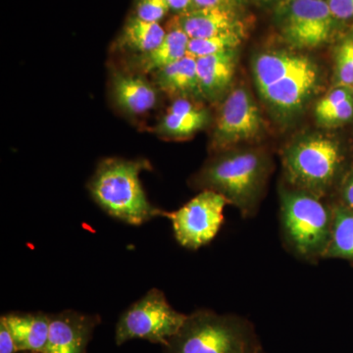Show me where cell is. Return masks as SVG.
Wrapping results in <instances>:
<instances>
[{"instance_id": "cell-1", "label": "cell", "mask_w": 353, "mask_h": 353, "mask_svg": "<svg viewBox=\"0 0 353 353\" xmlns=\"http://www.w3.org/2000/svg\"><path fill=\"white\" fill-rule=\"evenodd\" d=\"M150 168L146 160L108 158L99 163L88 183L90 196L111 217L139 225L162 216L153 206L141 185V171Z\"/></svg>"}, {"instance_id": "cell-2", "label": "cell", "mask_w": 353, "mask_h": 353, "mask_svg": "<svg viewBox=\"0 0 353 353\" xmlns=\"http://www.w3.org/2000/svg\"><path fill=\"white\" fill-rule=\"evenodd\" d=\"M263 350L252 323L241 316L208 309L185 318L164 353H257Z\"/></svg>"}, {"instance_id": "cell-3", "label": "cell", "mask_w": 353, "mask_h": 353, "mask_svg": "<svg viewBox=\"0 0 353 353\" xmlns=\"http://www.w3.org/2000/svg\"><path fill=\"white\" fill-rule=\"evenodd\" d=\"M268 169L262 153L234 150L210 160L197 175L196 183L202 190L218 192L245 217H250L256 212Z\"/></svg>"}, {"instance_id": "cell-4", "label": "cell", "mask_w": 353, "mask_h": 353, "mask_svg": "<svg viewBox=\"0 0 353 353\" xmlns=\"http://www.w3.org/2000/svg\"><path fill=\"white\" fill-rule=\"evenodd\" d=\"M281 226L285 245L299 259H324L333 227V208L306 190H281Z\"/></svg>"}, {"instance_id": "cell-5", "label": "cell", "mask_w": 353, "mask_h": 353, "mask_svg": "<svg viewBox=\"0 0 353 353\" xmlns=\"http://www.w3.org/2000/svg\"><path fill=\"white\" fill-rule=\"evenodd\" d=\"M340 145L324 136H309L292 143L283 153L288 183L296 189L324 197L341 170Z\"/></svg>"}, {"instance_id": "cell-6", "label": "cell", "mask_w": 353, "mask_h": 353, "mask_svg": "<svg viewBox=\"0 0 353 353\" xmlns=\"http://www.w3.org/2000/svg\"><path fill=\"white\" fill-rule=\"evenodd\" d=\"M187 316L172 307L161 290H148L120 316L115 328L116 345L139 339L164 347L178 333Z\"/></svg>"}, {"instance_id": "cell-7", "label": "cell", "mask_w": 353, "mask_h": 353, "mask_svg": "<svg viewBox=\"0 0 353 353\" xmlns=\"http://www.w3.org/2000/svg\"><path fill=\"white\" fill-rule=\"evenodd\" d=\"M229 201L214 190H204L179 208L167 212L176 240L183 248L199 250L208 245L219 232L224 221V208Z\"/></svg>"}, {"instance_id": "cell-8", "label": "cell", "mask_w": 353, "mask_h": 353, "mask_svg": "<svg viewBox=\"0 0 353 353\" xmlns=\"http://www.w3.org/2000/svg\"><path fill=\"white\" fill-rule=\"evenodd\" d=\"M263 129V120L256 104L243 88L231 92L221 108L211 148L224 152L228 148L252 141Z\"/></svg>"}, {"instance_id": "cell-9", "label": "cell", "mask_w": 353, "mask_h": 353, "mask_svg": "<svg viewBox=\"0 0 353 353\" xmlns=\"http://www.w3.org/2000/svg\"><path fill=\"white\" fill-rule=\"evenodd\" d=\"M334 20L325 0H292L283 19L282 34L292 48H319L329 41Z\"/></svg>"}, {"instance_id": "cell-10", "label": "cell", "mask_w": 353, "mask_h": 353, "mask_svg": "<svg viewBox=\"0 0 353 353\" xmlns=\"http://www.w3.org/2000/svg\"><path fill=\"white\" fill-rule=\"evenodd\" d=\"M50 334L44 353H87L88 343L101 323V317L64 310L50 314Z\"/></svg>"}, {"instance_id": "cell-11", "label": "cell", "mask_w": 353, "mask_h": 353, "mask_svg": "<svg viewBox=\"0 0 353 353\" xmlns=\"http://www.w3.org/2000/svg\"><path fill=\"white\" fill-rule=\"evenodd\" d=\"M317 81V67L308 59L303 66L259 92L271 108L288 114L303 105L314 90Z\"/></svg>"}, {"instance_id": "cell-12", "label": "cell", "mask_w": 353, "mask_h": 353, "mask_svg": "<svg viewBox=\"0 0 353 353\" xmlns=\"http://www.w3.org/2000/svg\"><path fill=\"white\" fill-rule=\"evenodd\" d=\"M174 23L190 39L210 38L224 32L241 31L236 12L233 8L227 7L192 8L181 13Z\"/></svg>"}, {"instance_id": "cell-13", "label": "cell", "mask_w": 353, "mask_h": 353, "mask_svg": "<svg viewBox=\"0 0 353 353\" xmlns=\"http://www.w3.org/2000/svg\"><path fill=\"white\" fill-rule=\"evenodd\" d=\"M236 66V50L196 58L197 76L202 97L209 101L219 99L231 85Z\"/></svg>"}, {"instance_id": "cell-14", "label": "cell", "mask_w": 353, "mask_h": 353, "mask_svg": "<svg viewBox=\"0 0 353 353\" xmlns=\"http://www.w3.org/2000/svg\"><path fill=\"white\" fill-rule=\"evenodd\" d=\"M18 352L44 353L50 334V314L13 312L2 315Z\"/></svg>"}, {"instance_id": "cell-15", "label": "cell", "mask_w": 353, "mask_h": 353, "mask_svg": "<svg viewBox=\"0 0 353 353\" xmlns=\"http://www.w3.org/2000/svg\"><path fill=\"white\" fill-rule=\"evenodd\" d=\"M112 94L118 108L131 115L152 110L157 101V90L146 79L120 72L112 77Z\"/></svg>"}, {"instance_id": "cell-16", "label": "cell", "mask_w": 353, "mask_h": 353, "mask_svg": "<svg viewBox=\"0 0 353 353\" xmlns=\"http://www.w3.org/2000/svg\"><path fill=\"white\" fill-rule=\"evenodd\" d=\"M208 120L209 114L205 109L187 99H179L165 114L163 119L158 124L157 132L167 138H187L203 129Z\"/></svg>"}, {"instance_id": "cell-17", "label": "cell", "mask_w": 353, "mask_h": 353, "mask_svg": "<svg viewBox=\"0 0 353 353\" xmlns=\"http://www.w3.org/2000/svg\"><path fill=\"white\" fill-rule=\"evenodd\" d=\"M189 43L190 38L187 34L173 23L170 31L166 32L162 43L150 52L138 54L134 58V64L143 73L159 71L187 57Z\"/></svg>"}, {"instance_id": "cell-18", "label": "cell", "mask_w": 353, "mask_h": 353, "mask_svg": "<svg viewBox=\"0 0 353 353\" xmlns=\"http://www.w3.org/2000/svg\"><path fill=\"white\" fill-rule=\"evenodd\" d=\"M157 83L166 94L182 97H202L197 76L196 58L185 57L157 72Z\"/></svg>"}, {"instance_id": "cell-19", "label": "cell", "mask_w": 353, "mask_h": 353, "mask_svg": "<svg viewBox=\"0 0 353 353\" xmlns=\"http://www.w3.org/2000/svg\"><path fill=\"white\" fill-rule=\"evenodd\" d=\"M308 58L294 53L277 51L264 53L255 60L253 72L259 92L278 82L288 74L303 66Z\"/></svg>"}, {"instance_id": "cell-20", "label": "cell", "mask_w": 353, "mask_h": 353, "mask_svg": "<svg viewBox=\"0 0 353 353\" xmlns=\"http://www.w3.org/2000/svg\"><path fill=\"white\" fill-rule=\"evenodd\" d=\"M165 36L166 32L159 23L146 22L132 15L118 38V48L143 54L155 50Z\"/></svg>"}, {"instance_id": "cell-21", "label": "cell", "mask_w": 353, "mask_h": 353, "mask_svg": "<svg viewBox=\"0 0 353 353\" xmlns=\"http://www.w3.org/2000/svg\"><path fill=\"white\" fill-rule=\"evenodd\" d=\"M327 259L353 261V211L341 204L333 206L331 240L324 256Z\"/></svg>"}, {"instance_id": "cell-22", "label": "cell", "mask_w": 353, "mask_h": 353, "mask_svg": "<svg viewBox=\"0 0 353 353\" xmlns=\"http://www.w3.org/2000/svg\"><path fill=\"white\" fill-rule=\"evenodd\" d=\"M241 43V31L224 32L210 38L190 39L188 55L196 59L222 51L236 50Z\"/></svg>"}, {"instance_id": "cell-23", "label": "cell", "mask_w": 353, "mask_h": 353, "mask_svg": "<svg viewBox=\"0 0 353 353\" xmlns=\"http://www.w3.org/2000/svg\"><path fill=\"white\" fill-rule=\"evenodd\" d=\"M134 16L152 23H159L171 10L167 0H134Z\"/></svg>"}, {"instance_id": "cell-24", "label": "cell", "mask_w": 353, "mask_h": 353, "mask_svg": "<svg viewBox=\"0 0 353 353\" xmlns=\"http://www.w3.org/2000/svg\"><path fill=\"white\" fill-rule=\"evenodd\" d=\"M336 80L341 87H353V57L347 41L343 43L336 54Z\"/></svg>"}, {"instance_id": "cell-25", "label": "cell", "mask_w": 353, "mask_h": 353, "mask_svg": "<svg viewBox=\"0 0 353 353\" xmlns=\"http://www.w3.org/2000/svg\"><path fill=\"white\" fill-rule=\"evenodd\" d=\"M353 117V97L347 99L338 106L324 114L321 117L316 118L318 124L324 127H336L347 122Z\"/></svg>"}, {"instance_id": "cell-26", "label": "cell", "mask_w": 353, "mask_h": 353, "mask_svg": "<svg viewBox=\"0 0 353 353\" xmlns=\"http://www.w3.org/2000/svg\"><path fill=\"white\" fill-rule=\"evenodd\" d=\"M352 97L353 90L352 88L339 85L338 88H334L332 92L325 95L321 101L318 102L315 108L316 118L321 117L324 114L329 112L330 110L341 104V102L347 101Z\"/></svg>"}, {"instance_id": "cell-27", "label": "cell", "mask_w": 353, "mask_h": 353, "mask_svg": "<svg viewBox=\"0 0 353 353\" xmlns=\"http://www.w3.org/2000/svg\"><path fill=\"white\" fill-rule=\"evenodd\" d=\"M327 2L334 19H352L353 0H328Z\"/></svg>"}, {"instance_id": "cell-28", "label": "cell", "mask_w": 353, "mask_h": 353, "mask_svg": "<svg viewBox=\"0 0 353 353\" xmlns=\"http://www.w3.org/2000/svg\"><path fill=\"white\" fill-rule=\"evenodd\" d=\"M0 353H18L12 334L3 318H0Z\"/></svg>"}, {"instance_id": "cell-29", "label": "cell", "mask_w": 353, "mask_h": 353, "mask_svg": "<svg viewBox=\"0 0 353 353\" xmlns=\"http://www.w3.org/2000/svg\"><path fill=\"white\" fill-rule=\"evenodd\" d=\"M341 205L353 211V170L348 172L341 182Z\"/></svg>"}, {"instance_id": "cell-30", "label": "cell", "mask_w": 353, "mask_h": 353, "mask_svg": "<svg viewBox=\"0 0 353 353\" xmlns=\"http://www.w3.org/2000/svg\"><path fill=\"white\" fill-rule=\"evenodd\" d=\"M236 0H192V8H205V7H227L233 8Z\"/></svg>"}, {"instance_id": "cell-31", "label": "cell", "mask_w": 353, "mask_h": 353, "mask_svg": "<svg viewBox=\"0 0 353 353\" xmlns=\"http://www.w3.org/2000/svg\"><path fill=\"white\" fill-rule=\"evenodd\" d=\"M171 10L175 12L183 13L192 9V0H167Z\"/></svg>"}, {"instance_id": "cell-32", "label": "cell", "mask_w": 353, "mask_h": 353, "mask_svg": "<svg viewBox=\"0 0 353 353\" xmlns=\"http://www.w3.org/2000/svg\"><path fill=\"white\" fill-rule=\"evenodd\" d=\"M348 46H350V51H352V54L353 57V39H347Z\"/></svg>"}, {"instance_id": "cell-33", "label": "cell", "mask_w": 353, "mask_h": 353, "mask_svg": "<svg viewBox=\"0 0 353 353\" xmlns=\"http://www.w3.org/2000/svg\"><path fill=\"white\" fill-rule=\"evenodd\" d=\"M257 353H265V352H264V350H260V352H259Z\"/></svg>"}, {"instance_id": "cell-34", "label": "cell", "mask_w": 353, "mask_h": 353, "mask_svg": "<svg viewBox=\"0 0 353 353\" xmlns=\"http://www.w3.org/2000/svg\"><path fill=\"white\" fill-rule=\"evenodd\" d=\"M263 1H273V0H263Z\"/></svg>"}, {"instance_id": "cell-35", "label": "cell", "mask_w": 353, "mask_h": 353, "mask_svg": "<svg viewBox=\"0 0 353 353\" xmlns=\"http://www.w3.org/2000/svg\"><path fill=\"white\" fill-rule=\"evenodd\" d=\"M18 353H37V352H18Z\"/></svg>"}]
</instances>
